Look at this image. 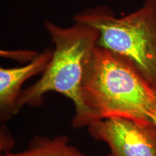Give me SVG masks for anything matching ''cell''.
<instances>
[{"instance_id": "5", "label": "cell", "mask_w": 156, "mask_h": 156, "mask_svg": "<svg viewBox=\"0 0 156 156\" xmlns=\"http://www.w3.org/2000/svg\"><path fill=\"white\" fill-rule=\"evenodd\" d=\"M54 50L46 48L26 65L15 68H0V109L2 121L14 116L15 104L21 86L29 78L44 73Z\"/></svg>"}, {"instance_id": "6", "label": "cell", "mask_w": 156, "mask_h": 156, "mask_svg": "<svg viewBox=\"0 0 156 156\" xmlns=\"http://www.w3.org/2000/svg\"><path fill=\"white\" fill-rule=\"evenodd\" d=\"M5 156H86L77 148L70 145L67 136L34 138L28 149L16 153H8Z\"/></svg>"}, {"instance_id": "7", "label": "cell", "mask_w": 156, "mask_h": 156, "mask_svg": "<svg viewBox=\"0 0 156 156\" xmlns=\"http://www.w3.org/2000/svg\"><path fill=\"white\" fill-rule=\"evenodd\" d=\"M151 119L155 125L156 126V103L154 106L153 108L152 109L151 113Z\"/></svg>"}, {"instance_id": "8", "label": "cell", "mask_w": 156, "mask_h": 156, "mask_svg": "<svg viewBox=\"0 0 156 156\" xmlns=\"http://www.w3.org/2000/svg\"><path fill=\"white\" fill-rule=\"evenodd\" d=\"M106 156H114L112 155V154H110V155H106Z\"/></svg>"}, {"instance_id": "1", "label": "cell", "mask_w": 156, "mask_h": 156, "mask_svg": "<svg viewBox=\"0 0 156 156\" xmlns=\"http://www.w3.org/2000/svg\"><path fill=\"white\" fill-rule=\"evenodd\" d=\"M81 95L93 122L122 117L153 124L156 88L127 58L98 44L84 62Z\"/></svg>"}, {"instance_id": "2", "label": "cell", "mask_w": 156, "mask_h": 156, "mask_svg": "<svg viewBox=\"0 0 156 156\" xmlns=\"http://www.w3.org/2000/svg\"><path fill=\"white\" fill-rule=\"evenodd\" d=\"M44 25L55 45L53 55L40 80L21 91L14 115L25 105H41L44 95L53 91L73 101L76 111L74 127L87 126L93 119L82 100L84 62L98 44L100 33L92 26L80 23L69 28H62L51 21H45Z\"/></svg>"}, {"instance_id": "3", "label": "cell", "mask_w": 156, "mask_h": 156, "mask_svg": "<svg viewBox=\"0 0 156 156\" xmlns=\"http://www.w3.org/2000/svg\"><path fill=\"white\" fill-rule=\"evenodd\" d=\"M74 21L97 29L98 45L127 58L156 88V0H146L141 8L122 17L98 6L78 13Z\"/></svg>"}, {"instance_id": "4", "label": "cell", "mask_w": 156, "mask_h": 156, "mask_svg": "<svg viewBox=\"0 0 156 156\" xmlns=\"http://www.w3.org/2000/svg\"><path fill=\"white\" fill-rule=\"evenodd\" d=\"M93 139L106 142L114 156H156V126L122 117L96 120L87 126Z\"/></svg>"}]
</instances>
